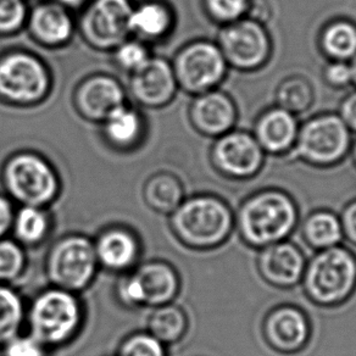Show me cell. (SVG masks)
<instances>
[{
    "instance_id": "cell-10",
    "label": "cell",
    "mask_w": 356,
    "mask_h": 356,
    "mask_svg": "<svg viewBox=\"0 0 356 356\" xmlns=\"http://www.w3.org/2000/svg\"><path fill=\"white\" fill-rule=\"evenodd\" d=\"M181 278L168 262L152 260L124 273L116 289L118 299L127 307H158L177 298Z\"/></svg>"
},
{
    "instance_id": "cell-2",
    "label": "cell",
    "mask_w": 356,
    "mask_h": 356,
    "mask_svg": "<svg viewBox=\"0 0 356 356\" xmlns=\"http://www.w3.org/2000/svg\"><path fill=\"white\" fill-rule=\"evenodd\" d=\"M173 236L184 247L209 252L222 247L234 232V211L215 194H197L184 199L170 215Z\"/></svg>"
},
{
    "instance_id": "cell-1",
    "label": "cell",
    "mask_w": 356,
    "mask_h": 356,
    "mask_svg": "<svg viewBox=\"0 0 356 356\" xmlns=\"http://www.w3.org/2000/svg\"><path fill=\"white\" fill-rule=\"evenodd\" d=\"M300 223L296 199L281 188H262L248 195L234 213V231L247 247L259 250L289 239Z\"/></svg>"
},
{
    "instance_id": "cell-27",
    "label": "cell",
    "mask_w": 356,
    "mask_h": 356,
    "mask_svg": "<svg viewBox=\"0 0 356 356\" xmlns=\"http://www.w3.org/2000/svg\"><path fill=\"white\" fill-rule=\"evenodd\" d=\"M189 320L184 309L173 302L153 307L147 321L145 331L165 346H171L184 339L188 331Z\"/></svg>"
},
{
    "instance_id": "cell-15",
    "label": "cell",
    "mask_w": 356,
    "mask_h": 356,
    "mask_svg": "<svg viewBox=\"0 0 356 356\" xmlns=\"http://www.w3.org/2000/svg\"><path fill=\"white\" fill-rule=\"evenodd\" d=\"M261 333L271 350L281 355H296L305 350L312 341V320L302 307L280 304L266 312Z\"/></svg>"
},
{
    "instance_id": "cell-42",
    "label": "cell",
    "mask_w": 356,
    "mask_h": 356,
    "mask_svg": "<svg viewBox=\"0 0 356 356\" xmlns=\"http://www.w3.org/2000/svg\"><path fill=\"white\" fill-rule=\"evenodd\" d=\"M350 69L351 76H353V83L356 86V55L351 59Z\"/></svg>"
},
{
    "instance_id": "cell-43",
    "label": "cell",
    "mask_w": 356,
    "mask_h": 356,
    "mask_svg": "<svg viewBox=\"0 0 356 356\" xmlns=\"http://www.w3.org/2000/svg\"><path fill=\"white\" fill-rule=\"evenodd\" d=\"M351 156H353V160H354V163H355L356 166V142L354 144H351Z\"/></svg>"
},
{
    "instance_id": "cell-20",
    "label": "cell",
    "mask_w": 356,
    "mask_h": 356,
    "mask_svg": "<svg viewBox=\"0 0 356 356\" xmlns=\"http://www.w3.org/2000/svg\"><path fill=\"white\" fill-rule=\"evenodd\" d=\"M93 243L99 266L110 273H127L138 265L142 254L140 241L129 228H105Z\"/></svg>"
},
{
    "instance_id": "cell-37",
    "label": "cell",
    "mask_w": 356,
    "mask_h": 356,
    "mask_svg": "<svg viewBox=\"0 0 356 356\" xmlns=\"http://www.w3.org/2000/svg\"><path fill=\"white\" fill-rule=\"evenodd\" d=\"M323 77L332 87L344 88L353 83L350 64L348 61H332L325 67Z\"/></svg>"
},
{
    "instance_id": "cell-28",
    "label": "cell",
    "mask_w": 356,
    "mask_h": 356,
    "mask_svg": "<svg viewBox=\"0 0 356 356\" xmlns=\"http://www.w3.org/2000/svg\"><path fill=\"white\" fill-rule=\"evenodd\" d=\"M320 45L333 61H348L356 55V25L348 20L330 22L322 30Z\"/></svg>"
},
{
    "instance_id": "cell-7",
    "label": "cell",
    "mask_w": 356,
    "mask_h": 356,
    "mask_svg": "<svg viewBox=\"0 0 356 356\" xmlns=\"http://www.w3.org/2000/svg\"><path fill=\"white\" fill-rule=\"evenodd\" d=\"M99 268L95 243L83 234L60 238L51 245L45 259V273L50 284L70 292L87 289Z\"/></svg>"
},
{
    "instance_id": "cell-39",
    "label": "cell",
    "mask_w": 356,
    "mask_h": 356,
    "mask_svg": "<svg viewBox=\"0 0 356 356\" xmlns=\"http://www.w3.org/2000/svg\"><path fill=\"white\" fill-rule=\"evenodd\" d=\"M15 207L6 193H0V239L10 233Z\"/></svg>"
},
{
    "instance_id": "cell-6",
    "label": "cell",
    "mask_w": 356,
    "mask_h": 356,
    "mask_svg": "<svg viewBox=\"0 0 356 356\" xmlns=\"http://www.w3.org/2000/svg\"><path fill=\"white\" fill-rule=\"evenodd\" d=\"M54 76L43 58L31 50H6L0 54V104L30 109L49 99Z\"/></svg>"
},
{
    "instance_id": "cell-11",
    "label": "cell",
    "mask_w": 356,
    "mask_h": 356,
    "mask_svg": "<svg viewBox=\"0 0 356 356\" xmlns=\"http://www.w3.org/2000/svg\"><path fill=\"white\" fill-rule=\"evenodd\" d=\"M132 8V0H88L76 17L77 33L90 49L111 53L131 37Z\"/></svg>"
},
{
    "instance_id": "cell-5",
    "label": "cell",
    "mask_w": 356,
    "mask_h": 356,
    "mask_svg": "<svg viewBox=\"0 0 356 356\" xmlns=\"http://www.w3.org/2000/svg\"><path fill=\"white\" fill-rule=\"evenodd\" d=\"M27 333L48 349L67 344L83 323V307L77 293L51 287L43 289L26 305Z\"/></svg>"
},
{
    "instance_id": "cell-17",
    "label": "cell",
    "mask_w": 356,
    "mask_h": 356,
    "mask_svg": "<svg viewBox=\"0 0 356 356\" xmlns=\"http://www.w3.org/2000/svg\"><path fill=\"white\" fill-rule=\"evenodd\" d=\"M307 257L302 247L291 239L257 250V267L264 282L289 291L302 283Z\"/></svg>"
},
{
    "instance_id": "cell-25",
    "label": "cell",
    "mask_w": 356,
    "mask_h": 356,
    "mask_svg": "<svg viewBox=\"0 0 356 356\" xmlns=\"http://www.w3.org/2000/svg\"><path fill=\"white\" fill-rule=\"evenodd\" d=\"M143 198L155 213L171 215L186 199V191L182 181L175 173L160 171L145 181Z\"/></svg>"
},
{
    "instance_id": "cell-14",
    "label": "cell",
    "mask_w": 356,
    "mask_h": 356,
    "mask_svg": "<svg viewBox=\"0 0 356 356\" xmlns=\"http://www.w3.org/2000/svg\"><path fill=\"white\" fill-rule=\"evenodd\" d=\"M129 103V93L113 74L97 72L86 76L74 86L72 106L76 114L90 124H100L122 105Z\"/></svg>"
},
{
    "instance_id": "cell-34",
    "label": "cell",
    "mask_w": 356,
    "mask_h": 356,
    "mask_svg": "<svg viewBox=\"0 0 356 356\" xmlns=\"http://www.w3.org/2000/svg\"><path fill=\"white\" fill-rule=\"evenodd\" d=\"M204 10L220 25H229L249 15L252 0H203Z\"/></svg>"
},
{
    "instance_id": "cell-30",
    "label": "cell",
    "mask_w": 356,
    "mask_h": 356,
    "mask_svg": "<svg viewBox=\"0 0 356 356\" xmlns=\"http://www.w3.org/2000/svg\"><path fill=\"white\" fill-rule=\"evenodd\" d=\"M312 83L300 76H291L278 86L276 92L277 106L293 115L302 114L314 103Z\"/></svg>"
},
{
    "instance_id": "cell-41",
    "label": "cell",
    "mask_w": 356,
    "mask_h": 356,
    "mask_svg": "<svg viewBox=\"0 0 356 356\" xmlns=\"http://www.w3.org/2000/svg\"><path fill=\"white\" fill-rule=\"evenodd\" d=\"M54 1H58L61 6L69 8L70 10H72L74 13L76 10H81L88 3V0H54Z\"/></svg>"
},
{
    "instance_id": "cell-18",
    "label": "cell",
    "mask_w": 356,
    "mask_h": 356,
    "mask_svg": "<svg viewBox=\"0 0 356 356\" xmlns=\"http://www.w3.org/2000/svg\"><path fill=\"white\" fill-rule=\"evenodd\" d=\"M74 13L54 0H40L31 6L25 31L29 37L45 49H61L77 33Z\"/></svg>"
},
{
    "instance_id": "cell-26",
    "label": "cell",
    "mask_w": 356,
    "mask_h": 356,
    "mask_svg": "<svg viewBox=\"0 0 356 356\" xmlns=\"http://www.w3.org/2000/svg\"><path fill=\"white\" fill-rule=\"evenodd\" d=\"M53 221L47 208L19 207L15 209L10 233L22 247L40 245L48 238Z\"/></svg>"
},
{
    "instance_id": "cell-24",
    "label": "cell",
    "mask_w": 356,
    "mask_h": 356,
    "mask_svg": "<svg viewBox=\"0 0 356 356\" xmlns=\"http://www.w3.org/2000/svg\"><path fill=\"white\" fill-rule=\"evenodd\" d=\"M300 234L314 252L341 245L344 241L339 213L330 209H316L307 213L300 222Z\"/></svg>"
},
{
    "instance_id": "cell-4",
    "label": "cell",
    "mask_w": 356,
    "mask_h": 356,
    "mask_svg": "<svg viewBox=\"0 0 356 356\" xmlns=\"http://www.w3.org/2000/svg\"><path fill=\"white\" fill-rule=\"evenodd\" d=\"M0 179L6 195L19 207L48 208L61 193L59 172L35 150L10 154L1 165Z\"/></svg>"
},
{
    "instance_id": "cell-16",
    "label": "cell",
    "mask_w": 356,
    "mask_h": 356,
    "mask_svg": "<svg viewBox=\"0 0 356 356\" xmlns=\"http://www.w3.org/2000/svg\"><path fill=\"white\" fill-rule=\"evenodd\" d=\"M126 89L137 106L149 110L166 108L179 90L171 60L152 55L145 64L129 74Z\"/></svg>"
},
{
    "instance_id": "cell-12",
    "label": "cell",
    "mask_w": 356,
    "mask_h": 356,
    "mask_svg": "<svg viewBox=\"0 0 356 356\" xmlns=\"http://www.w3.org/2000/svg\"><path fill=\"white\" fill-rule=\"evenodd\" d=\"M216 43L228 66L241 71L260 69L273 53V42L264 24L248 16L222 26Z\"/></svg>"
},
{
    "instance_id": "cell-9",
    "label": "cell",
    "mask_w": 356,
    "mask_h": 356,
    "mask_svg": "<svg viewBox=\"0 0 356 356\" xmlns=\"http://www.w3.org/2000/svg\"><path fill=\"white\" fill-rule=\"evenodd\" d=\"M171 65L179 90L193 97L218 88L228 69L218 43L209 40L182 45L173 54Z\"/></svg>"
},
{
    "instance_id": "cell-19",
    "label": "cell",
    "mask_w": 356,
    "mask_h": 356,
    "mask_svg": "<svg viewBox=\"0 0 356 356\" xmlns=\"http://www.w3.org/2000/svg\"><path fill=\"white\" fill-rule=\"evenodd\" d=\"M237 116L236 103L218 88L195 95L189 105L188 119L192 127L210 138H218L232 131Z\"/></svg>"
},
{
    "instance_id": "cell-29",
    "label": "cell",
    "mask_w": 356,
    "mask_h": 356,
    "mask_svg": "<svg viewBox=\"0 0 356 356\" xmlns=\"http://www.w3.org/2000/svg\"><path fill=\"white\" fill-rule=\"evenodd\" d=\"M26 302L10 284L0 283V348L20 334L25 325Z\"/></svg>"
},
{
    "instance_id": "cell-35",
    "label": "cell",
    "mask_w": 356,
    "mask_h": 356,
    "mask_svg": "<svg viewBox=\"0 0 356 356\" xmlns=\"http://www.w3.org/2000/svg\"><path fill=\"white\" fill-rule=\"evenodd\" d=\"M116 356H168V346L147 331L134 332L121 341Z\"/></svg>"
},
{
    "instance_id": "cell-13",
    "label": "cell",
    "mask_w": 356,
    "mask_h": 356,
    "mask_svg": "<svg viewBox=\"0 0 356 356\" xmlns=\"http://www.w3.org/2000/svg\"><path fill=\"white\" fill-rule=\"evenodd\" d=\"M210 161L223 177L247 181L261 171L265 153L252 134L232 129L215 138L210 149Z\"/></svg>"
},
{
    "instance_id": "cell-23",
    "label": "cell",
    "mask_w": 356,
    "mask_h": 356,
    "mask_svg": "<svg viewBox=\"0 0 356 356\" xmlns=\"http://www.w3.org/2000/svg\"><path fill=\"white\" fill-rule=\"evenodd\" d=\"M299 124L296 115L275 106L260 115L252 136L264 153L283 155L291 153L297 140Z\"/></svg>"
},
{
    "instance_id": "cell-3",
    "label": "cell",
    "mask_w": 356,
    "mask_h": 356,
    "mask_svg": "<svg viewBox=\"0 0 356 356\" xmlns=\"http://www.w3.org/2000/svg\"><path fill=\"white\" fill-rule=\"evenodd\" d=\"M307 300L323 309L344 305L356 292V254L344 245L315 252L302 280Z\"/></svg>"
},
{
    "instance_id": "cell-8",
    "label": "cell",
    "mask_w": 356,
    "mask_h": 356,
    "mask_svg": "<svg viewBox=\"0 0 356 356\" xmlns=\"http://www.w3.org/2000/svg\"><path fill=\"white\" fill-rule=\"evenodd\" d=\"M351 132L341 116L321 114L299 127L293 147L294 158L314 168H332L350 153Z\"/></svg>"
},
{
    "instance_id": "cell-32",
    "label": "cell",
    "mask_w": 356,
    "mask_h": 356,
    "mask_svg": "<svg viewBox=\"0 0 356 356\" xmlns=\"http://www.w3.org/2000/svg\"><path fill=\"white\" fill-rule=\"evenodd\" d=\"M111 58L118 69L129 74L138 70L152 58L150 45L143 40L129 37L127 40L118 45L111 53Z\"/></svg>"
},
{
    "instance_id": "cell-38",
    "label": "cell",
    "mask_w": 356,
    "mask_h": 356,
    "mask_svg": "<svg viewBox=\"0 0 356 356\" xmlns=\"http://www.w3.org/2000/svg\"><path fill=\"white\" fill-rule=\"evenodd\" d=\"M339 218L344 241L356 247V198L346 204Z\"/></svg>"
},
{
    "instance_id": "cell-21",
    "label": "cell",
    "mask_w": 356,
    "mask_h": 356,
    "mask_svg": "<svg viewBox=\"0 0 356 356\" xmlns=\"http://www.w3.org/2000/svg\"><path fill=\"white\" fill-rule=\"evenodd\" d=\"M176 27V13L166 0H140L134 3L129 16V35L147 44L171 35Z\"/></svg>"
},
{
    "instance_id": "cell-36",
    "label": "cell",
    "mask_w": 356,
    "mask_h": 356,
    "mask_svg": "<svg viewBox=\"0 0 356 356\" xmlns=\"http://www.w3.org/2000/svg\"><path fill=\"white\" fill-rule=\"evenodd\" d=\"M0 350L1 356H49V349L29 333L11 338Z\"/></svg>"
},
{
    "instance_id": "cell-40",
    "label": "cell",
    "mask_w": 356,
    "mask_h": 356,
    "mask_svg": "<svg viewBox=\"0 0 356 356\" xmlns=\"http://www.w3.org/2000/svg\"><path fill=\"white\" fill-rule=\"evenodd\" d=\"M339 116L350 132H356V92L346 95L339 108Z\"/></svg>"
},
{
    "instance_id": "cell-22",
    "label": "cell",
    "mask_w": 356,
    "mask_h": 356,
    "mask_svg": "<svg viewBox=\"0 0 356 356\" xmlns=\"http://www.w3.org/2000/svg\"><path fill=\"white\" fill-rule=\"evenodd\" d=\"M99 126L105 144L120 153L134 152L143 144L147 136V120L143 113L129 102Z\"/></svg>"
},
{
    "instance_id": "cell-31",
    "label": "cell",
    "mask_w": 356,
    "mask_h": 356,
    "mask_svg": "<svg viewBox=\"0 0 356 356\" xmlns=\"http://www.w3.org/2000/svg\"><path fill=\"white\" fill-rule=\"evenodd\" d=\"M27 255L25 248L13 238L0 239V283L10 284L25 273Z\"/></svg>"
},
{
    "instance_id": "cell-33",
    "label": "cell",
    "mask_w": 356,
    "mask_h": 356,
    "mask_svg": "<svg viewBox=\"0 0 356 356\" xmlns=\"http://www.w3.org/2000/svg\"><path fill=\"white\" fill-rule=\"evenodd\" d=\"M29 0H0V38L24 32L30 14Z\"/></svg>"
}]
</instances>
